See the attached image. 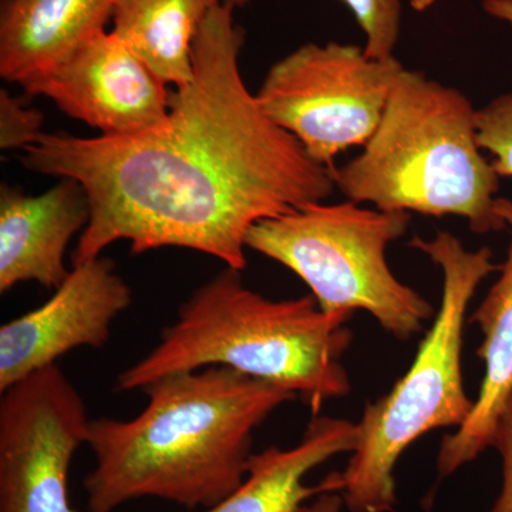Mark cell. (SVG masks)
<instances>
[{
  "instance_id": "obj_1",
  "label": "cell",
  "mask_w": 512,
  "mask_h": 512,
  "mask_svg": "<svg viewBox=\"0 0 512 512\" xmlns=\"http://www.w3.org/2000/svg\"><path fill=\"white\" fill-rule=\"evenodd\" d=\"M245 30L221 3L195 37L194 76L173 92L163 127L138 137L43 133L20 160L72 178L90 202L73 266L117 241L133 254L165 247L247 268L249 229L335 191L329 168L264 113L239 70Z\"/></svg>"
},
{
  "instance_id": "obj_2",
  "label": "cell",
  "mask_w": 512,
  "mask_h": 512,
  "mask_svg": "<svg viewBox=\"0 0 512 512\" xmlns=\"http://www.w3.org/2000/svg\"><path fill=\"white\" fill-rule=\"evenodd\" d=\"M130 420L92 419L94 468L86 512H114L138 498L195 510L215 507L244 483L254 431L296 393L224 366L161 377L141 390Z\"/></svg>"
},
{
  "instance_id": "obj_3",
  "label": "cell",
  "mask_w": 512,
  "mask_h": 512,
  "mask_svg": "<svg viewBox=\"0 0 512 512\" xmlns=\"http://www.w3.org/2000/svg\"><path fill=\"white\" fill-rule=\"evenodd\" d=\"M352 318L323 312L313 295L272 301L227 266L192 292L156 348L123 370L114 390L141 392L161 377L224 366L291 390L318 416L350 392L342 357Z\"/></svg>"
},
{
  "instance_id": "obj_4",
  "label": "cell",
  "mask_w": 512,
  "mask_h": 512,
  "mask_svg": "<svg viewBox=\"0 0 512 512\" xmlns=\"http://www.w3.org/2000/svg\"><path fill=\"white\" fill-rule=\"evenodd\" d=\"M476 111L460 90L404 67L362 153L330 168L336 188L377 210L454 215L476 234L503 231L501 177L481 154Z\"/></svg>"
},
{
  "instance_id": "obj_5",
  "label": "cell",
  "mask_w": 512,
  "mask_h": 512,
  "mask_svg": "<svg viewBox=\"0 0 512 512\" xmlns=\"http://www.w3.org/2000/svg\"><path fill=\"white\" fill-rule=\"evenodd\" d=\"M409 247L429 256L443 274L440 311L416 359L389 393L369 403L357 424V443L343 471L350 512H390L397 503V461L414 441L436 429L463 426L473 412L463 377L464 325L478 286L501 265L488 247L468 251L447 231L414 237Z\"/></svg>"
},
{
  "instance_id": "obj_6",
  "label": "cell",
  "mask_w": 512,
  "mask_h": 512,
  "mask_svg": "<svg viewBox=\"0 0 512 512\" xmlns=\"http://www.w3.org/2000/svg\"><path fill=\"white\" fill-rule=\"evenodd\" d=\"M410 222V212L372 210L350 200L311 202L259 221L245 245L298 275L323 312L365 311L404 342L436 315L387 264V247L406 234Z\"/></svg>"
},
{
  "instance_id": "obj_7",
  "label": "cell",
  "mask_w": 512,
  "mask_h": 512,
  "mask_svg": "<svg viewBox=\"0 0 512 512\" xmlns=\"http://www.w3.org/2000/svg\"><path fill=\"white\" fill-rule=\"evenodd\" d=\"M403 69L396 57L372 59L359 46L306 43L269 69L256 100L330 170L336 156L375 134Z\"/></svg>"
},
{
  "instance_id": "obj_8",
  "label": "cell",
  "mask_w": 512,
  "mask_h": 512,
  "mask_svg": "<svg viewBox=\"0 0 512 512\" xmlns=\"http://www.w3.org/2000/svg\"><path fill=\"white\" fill-rule=\"evenodd\" d=\"M0 394V512H77L67 478L92 420L82 394L57 365Z\"/></svg>"
},
{
  "instance_id": "obj_9",
  "label": "cell",
  "mask_w": 512,
  "mask_h": 512,
  "mask_svg": "<svg viewBox=\"0 0 512 512\" xmlns=\"http://www.w3.org/2000/svg\"><path fill=\"white\" fill-rule=\"evenodd\" d=\"M20 86L109 138L143 136L163 127L173 99L170 84L111 30L97 33L52 70Z\"/></svg>"
},
{
  "instance_id": "obj_10",
  "label": "cell",
  "mask_w": 512,
  "mask_h": 512,
  "mask_svg": "<svg viewBox=\"0 0 512 512\" xmlns=\"http://www.w3.org/2000/svg\"><path fill=\"white\" fill-rule=\"evenodd\" d=\"M133 292L107 256L73 266L49 301L0 328V393L77 348L109 342Z\"/></svg>"
},
{
  "instance_id": "obj_11",
  "label": "cell",
  "mask_w": 512,
  "mask_h": 512,
  "mask_svg": "<svg viewBox=\"0 0 512 512\" xmlns=\"http://www.w3.org/2000/svg\"><path fill=\"white\" fill-rule=\"evenodd\" d=\"M90 202L72 178L40 195L2 184L0 190V293L36 282L56 291L69 278L67 247L90 221Z\"/></svg>"
},
{
  "instance_id": "obj_12",
  "label": "cell",
  "mask_w": 512,
  "mask_h": 512,
  "mask_svg": "<svg viewBox=\"0 0 512 512\" xmlns=\"http://www.w3.org/2000/svg\"><path fill=\"white\" fill-rule=\"evenodd\" d=\"M495 208L512 229V201L497 198ZM470 322L480 326L484 336L477 353L484 360L485 372L470 417L441 440L437 454L440 480L453 476L488 447H494L495 431L512 394V239L500 278Z\"/></svg>"
},
{
  "instance_id": "obj_13",
  "label": "cell",
  "mask_w": 512,
  "mask_h": 512,
  "mask_svg": "<svg viewBox=\"0 0 512 512\" xmlns=\"http://www.w3.org/2000/svg\"><path fill=\"white\" fill-rule=\"evenodd\" d=\"M356 443V423L315 416L295 447H269L252 454L244 483L204 512H298L305 501L319 494L342 493V473H330L316 485H306L303 480L330 458L352 454Z\"/></svg>"
},
{
  "instance_id": "obj_14",
  "label": "cell",
  "mask_w": 512,
  "mask_h": 512,
  "mask_svg": "<svg viewBox=\"0 0 512 512\" xmlns=\"http://www.w3.org/2000/svg\"><path fill=\"white\" fill-rule=\"evenodd\" d=\"M116 0H3L0 76L22 84L104 32Z\"/></svg>"
},
{
  "instance_id": "obj_15",
  "label": "cell",
  "mask_w": 512,
  "mask_h": 512,
  "mask_svg": "<svg viewBox=\"0 0 512 512\" xmlns=\"http://www.w3.org/2000/svg\"><path fill=\"white\" fill-rule=\"evenodd\" d=\"M222 0H116L114 33L167 84L194 76L192 49L202 23Z\"/></svg>"
},
{
  "instance_id": "obj_16",
  "label": "cell",
  "mask_w": 512,
  "mask_h": 512,
  "mask_svg": "<svg viewBox=\"0 0 512 512\" xmlns=\"http://www.w3.org/2000/svg\"><path fill=\"white\" fill-rule=\"evenodd\" d=\"M352 10L366 35L365 53L372 59L394 56L402 23L400 0H343ZM232 10L242 8L249 0H222Z\"/></svg>"
},
{
  "instance_id": "obj_17",
  "label": "cell",
  "mask_w": 512,
  "mask_h": 512,
  "mask_svg": "<svg viewBox=\"0 0 512 512\" xmlns=\"http://www.w3.org/2000/svg\"><path fill=\"white\" fill-rule=\"evenodd\" d=\"M476 128L478 146L491 154L494 170L512 178V93L477 110Z\"/></svg>"
},
{
  "instance_id": "obj_18",
  "label": "cell",
  "mask_w": 512,
  "mask_h": 512,
  "mask_svg": "<svg viewBox=\"0 0 512 512\" xmlns=\"http://www.w3.org/2000/svg\"><path fill=\"white\" fill-rule=\"evenodd\" d=\"M43 114L26 106L8 90H0V147L2 150H25L39 140L43 131Z\"/></svg>"
},
{
  "instance_id": "obj_19",
  "label": "cell",
  "mask_w": 512,
  "mask_h": 512,
  "mask_svg": "<svg viewBox=\"0 0 512 512\" xmlns=\"http://www.w3.org/2000/svg\"><path fill=\"white\" fill-rule=\"evenodd\" d=\"M494 447L503 458V487L490 512H512V394L495 431Z\"/></svg>"
},
{
  "instance_id": "obj_20",
  "label": "cell",
  "mask_w": 512,
  "mask_h": 512,
  "mask_svg": "<svg viewBox=\"0 0 512 512\" xmlns=\"http://www.w3.org/2000/svg\"><path fill=\"white\" fill-rule=\"evenodd\" d=\"M345 500L340 491H330V493L319 494L313 503L302 505L298 512H340L342 511Z\"/></svg>"
},
{
  "instance_id": "obj_21",
  "label": "cell",
  "mask_w": 512,
  "mask_h": 512,
  "mask_svg": "<svg viewBox=\"0 0 512 512\" xmlns=\"http://www.w3.org/2000/svg\"><path fill=\"white\" fill-rule=\"evenodd\" d=\"M483 8L493 18L512 25V0H483Z\"/></svg>"
},
{
  "instance_id": "obj_22",
  "label": "cell",
  "mask_w": 512,
  "mask_h": 512,
  "mask_svg": "<svg viewBox=\"0 0 512 512\" xmlns=\"http://www.w3.org/2000/svg\"><path fill=\"white\" fill-rule=\"evenodd\" d=\"M434 3H436V0H410V5L417 12H424V10L430 9Z\"/></svg>"
}]
</instances>
